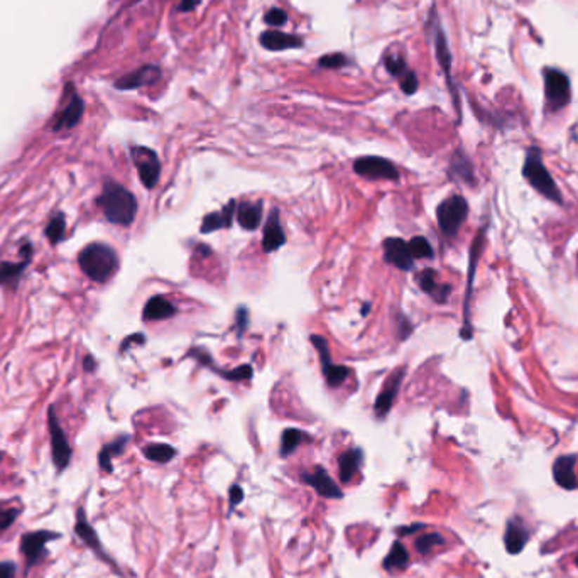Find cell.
Here are the masks:
<instances>
[{
  "mask_svg": "<svg viewBox=\"0 0 578 578\" xmlns=\"http://www.w3.org/2000/svg\"><path fill=\"white\" fill-rule=\"evenodd\" d=\"M523 174L530 185L541 193L544 198H548L550 202L555 203H563V197H561V191L556 185V181L553 180V176L550 171L546 169V166L543 163V156L539 147L536 145H531L526 151V161H524V168Z\"/></svg>",
  "mask_w": 578,
  "mask_h": 578,
  "instance_id": "3957f363",
  "label": "cell"
},
{
  "mask_svg": "<svg viewBox=\"0 0 578 578\" xmlns=\"http://www.w3.org/2000/svg\"><path fill=\"white\" fill-rule=\"evenodd\" d=\"M48 428H49V438H51L53 464H55L58 472H63V470L70 465V461H72L73 450H72V447H70L68 438H66L65 430L61 428L60 421H58L56 411L53 406L48 409Z\"/></svg>",
  "mask_w": 578,
  "mask_h": 578,
  "instance_id": "5b68a950",
  "label": "cell"
},
{
  "mask_svg": "<svg viewBox=\"0 0 578 578\" xmlns=\"http://www.w3.org/2000/svg\"><path fill=\"white\" fill-rule=\"evenodd\" d=\"M103 215L114 225L129 227L137 215V199L134 195L115 181L103 185L102 195L97 199Z\"/></svg>",
  "mask_w": 578,
  "mask_h": 578,
  "instance_id": "6da1fadb",
  "label": "cell"
},
{
  "mask_svg": "<svg viewBox=\"0 0 578 578\" xmlns=\"http://www.w3.org/2000/svg\"><path fill=\"white\" fill-rule=\"evenodd\" d=\"M81 271L95 282H107L119 268V257L112 247L105 244H90L78 256Z\"/></svg>",
  "mask_w": 578,
  "mask_h": 578,
  "instance_id": "7a4b0ae2",
  "label": "cell"
},
{
  "mask_svg": "<svg viewBox=\"0 0 578 578\" xmlns=\"http://www.w3.org/2000/svg\"><path fill=\"white\" fill-rule=\"evenodd\" d=\"M244 499V490L240 485H232L230 489V511L234 509L235 506H239Z\"/></svg>",
  "mask_w": 578,
  "mask_h": 578,
  "instance_id": "ee69618b",
  "label": "cell"
},
{
  "mask_svg": "<svg viewBox=\"0 0 578 578\" xmlns=\"http://www.w3.org/2000/svg\"><path fill=\"white\" fill-rule=\"evenodd\" d=\"M264 22L268 24V26H274V27L284 26V24L288 22V14H286L282 9H276V7H274V9L265 12Z\"/></svg>",
  "mask_w": 578,
  "mask_h": 578,
  "instance_id": "60d3db41",
  "label": "cell"
},
{
  "mask_svg": "<svg viewBox=\"0 0 578 578\" xmlns=\"http://www.w3.org/2000/svg\"><path fill=\"white\" fill-rule=\"evenodd\" d=\"M416 281H418L419 288L425 291V293L430 294L436 303L447 301L448 294H450V291H452L450 286L438 284V281H436V272L433 271V269H425L423 272H419L418 277H416Z\"/></svg>",
  "mask_w": 578,
  "mask_h": 578,
  "instance_id": "7402d4cb",
  "label": "cell"
},
{
  "mask_svg": "<svg viewBox=\"0 0 578 578\" xmlns=\"http://www.w3.org/2000/svg\"><path fill=\"white\" fill-rule=\"evenodd\" d=\"M450 174L455 178V180L468 183V185H472L473 183L472 163H470L468 157L465 156L461 151H457L455 154H453L452 163H450Z\"/></svg>",
  "mask_w": 578,
  "mask_h": 578,
  "instance_id": "83f0119b",
  "label": "cell"
},
{
  "mask_svg": "<svg viewBox=\"0 0 578 578\" xmlns=\"http://www.w3.org/2000/svg\"><path fill=\"white\" fill-rule=\"evenodd\" d=\"M575 563H577V567H578V553H577V556H575Z\"/></svg>",
  "mask_w": 578,
  "mask_h": 578,
  "instance_id": "f907efd6",
  "label": "cell"
},
{
  "mask_svg": "<svg viewBox=\"0 0 578 578\" xmlns=\"http://www.w3.org/2000/svg\"><path fill=\"white\" fill-rule=\"evenodd\" d=\"M362 450L359 448H353V450L343 452L339 459V472H340V480L343 484H348L355 473L359 472L360 464H362Z\"/></svg>",
  "mask_w": 578,
  "mask_h": 578,
  "instance_id": "484cf974",
  "label": "cell"
},
{
  "mask_svg": "<svg viewBox=\"0 0 578 578\" xmlns=\"http://www.w3.org/2000/svg\"><path fill=\"white\" fill-rule=\"evenodd\" d=\"M19 518V509L12 506H0V533H6L7 530Z\"/></svg>",
  "mask_w": 578,
  "mask_h": 578,
  "instance_id": "f35d334b",
  "label": "cell"
},
{
  "mask_svg": "<svg viewBox=\"0 0 578 578\" xmlns=\"http://www.w3.org/2000/svg\"><path fill=\"white\" fill-rule=\"evenodd\" d=\"M353 171L359 174V176L369 178V180H399V171L396 166L390 163V161L384 159V157L377 156L359 157L353 163Z\"/></svg>",
  "mask_w": 578,
  "mask_h": 578,
  "instance_id": "9c48e42d",
  "label": "cell"
},
{
  "mask_svg": "<svg viewBox=\"0 0 578 578\" xmlns=\"http://www.w3.org/2000/svg\"><path fill=\"white\" fill-rule=\"evenodd\" d=\"M259 43L264 46L268 51H286V49H298L305 44L303 37L288 34V32L277 31V29H271V31H264L259 36Z\"/></svg>",
  "mask_w": 578,
  "mask_h": 578,
  "instance_id": "2e32d148",
  "label": "cell"
},
{
  "mask_svg": "<svg viewBox=\"0 0 578 578\" xmlns=\"http://www.w3.org/2000/svg\"><path fill=\"white\" fill-rule=\"evenodd\" d=\"M74 533H77L78 538H80L81 541L90 548V550H93L95 555L100 556L102 560L110 561L109 555H105V550H103L102 543H100L97 531H95L93 527L90 526L88 519H86L85 511H83L81 507H78V509H77V519H74ZM110 563H112V561H110Z\"/></svg>",
  "mask_w": 578,
  "mask_h": 578,
  "instance_id": "5bb4252c",
  "label": "cell"
},
{
  "mask_svg": "<svg viewBox=\"0 0 578 578\" xmlns=\"http://www.w3.org/2000/svg\"><path fill=\"white\" fill-rule=\"evenodd\" d=\"M234 214H235V202H232L230 205L222 208L220 211H214V214L206 215V217L203 218L202 232L203 234H210V232L220 230V228L230 227L232 222H234Z\"/></svg>",
  "mask_w": 578,
  "mask_h": 578,
  "instance_id": "d4e9b609",
  "label": "cell"
},
{
  "mask_svg": "<svg viewBox=\"0 0 578 578\" xmlns=\"http://www.w3.org/2000/svg\"><path fill=\"white\" fill-rule=\"evenodd\" d=\"M407 249L413 259H431L433 257V249L425 237H414L407 242Z\"/></svg>",
  "mask_w": 578,
  "mask_h": 578,
  "instance_id": "e575fe53",
  "label": "cell"
},
{
  "mask_svg": "<svg viewBox=\"0 0 578 578\" xmlns=\"http://www.w3.org/2000/svg\"><path fill=\"white\" fill-rule=\"evenodd\" d=\"M249 325V313L245 308H239L237 310V328H239V334H242V331L247 328Z\"/></svg>",
  "mask_w": 578,
  "mask_h": 578,
  "instance_id": "f6af8a7d",
  "label": "cell"
},
{
  "mask_svg": "<svg viewBox=\"0 0 578 578\" xmlns=\"http://www.w3.org/2000/svg\"><path fill=\"white\" fill-rule=\"evenodd\" d=\"M402 377H405V371H398L394 372V376L388 381V384L384 386V389L381 390V394L376 399V405H374V409H376V414L382 418L389 413V409L394 405V399H396L399 388H401Z\"/></svg>",
  "mask_w": 578,
  "mask_h": 578,
  "instance_id": "44dd1931",
  "label": "cell"
},
{
  "mask_svg": "<svg viewBox=\"0 0 578 578\" xmlns=\"http://www.w3.org/2000/svg\"><path fill=\"white\" fill-rule=\"evenodd\" d=\"M15 570L18 567L12 561H0V578H14Z\"/></svg>",
  "mask_w": 578,
  "mask_h": 578,
  "instance_id": "7bdbcfd3",
  "label": "cell"
},
{
  "mask_svg": "<svg viewBox=\"0 0 578 578\" xmlns=\"http://www.w3.org/2000/svg\"><path fill=\"white\" fill-rule=\"evenodd\" d=\"M127 443H129V436H119L117 440L107 443L105 447L100 450L98 464H100V467H102V470H105V472H109V473L112 472V459L120 455V453L124 452V448H126Z\"/></svg>",
  "mask_w": 578,
  "mask_h": 578,
  "instance_id": "f1b7e54d",
  "label": "cell"
},
{
  "mask_svg": "<svg viewBox=\"0 0 578 578\" xmlns=\"http://www.w3.org/2000/svg\"><path fill=\"white\" fill-rule=\"evenodd\" d=\"M218 376L225 377L227 381L232 382H240V381H249L252 377V367L251 365H240V367L234 369V371H220Z\"/></svg>",
  "mask_w": 578,
  "mask_h": 578,
  "instance_id": "ab89813d",
  "label": "cell"
},
{
  "mask_svg": "<svg viewBox=\"0 0 578 578\" xmlns=\"http://www.w3.org/2000/svg\"><path fill=\"white\" fill-rule=\"evenodd\" d=\"M198 6H199V0H181V4L178 6V11L191 12L197 9Z\"/></svg>",
  "mask_w": 578,
  "mask_h": 578,
  "instance_id": "bcb514c9",
  "label": "cell"
},
{
  "mask_svg": "<svg viewBox=\"0 0 578 578\" xmlns=\"http://www.w3.org/2000/svg\"><path fill=\"white\" fill-rule=\"evenodd\" d=\"M575 464H577V457L575 455H563L558 457L553 465V477H555L556 484L560 487L573 490L578 487V479L575 475Z\"/></svg>",
  "mask_w": 578,
  "mask_h": 578,
  "instance_id": "ffe728a7",
  "label": "cell"
},
{
  "mask_svg": "<svg viewBox=\"0 0 578 578\" xmlns=\"http://www.w3.org/2000/svg\"><path fill=\"white\" fill-rule=\"evenodd\" d=\"M284 244H286V235L280 222V210L274 208L271 214H269L268 222H265L264 239H262V249H264V252L269 254V252L277 251V249L282 247Z\"/></svg>",
  "mask_w": 578,
  "mask_h": 578,
  "instance_id": "d6986e66",
  "label": "cell"
},
{
  "mask_svg": "<svg viewBox=\"0 0 578 578\" xmlns=\"http://www.w3.org/2000/svg\"><path fill=\"white\" fill-rule=\"evenodd\" d=\"M443 543H445V539H443L442 534L428 533V534L419 536V538L416 539L414 546H416V550H418L419 555H428V553L433 550V548L442 546Z\"/></svg>",
  "mask_w": 578,
  "mask_h": 578,
  "instance_id": "8d00e7d4",
  "label": "cell"
},
{
  "mask_svg": "<svg viewBox=\"0 0 578 578\" xmlns=\"http://www.w3.org/2000/svg\"><path fill=\"white\" fill-rule=\"evenodd\" d=\"M311 342H313L315 348H317L320 360H322V371L323 376H325L327 384L330 388H339L340 384H343V381H347V377L350 376V369L345 367V365H335L331 362L330 357V347H328L327 340L320 335H311Z\"/></svg>",
  "mask_w": 578,
  "mask_h": 578,
  "instance_id": "30bf717a",
  "label": "cell"
},
{
  "mask_svg": "<svg viewBox=\"0 0 578 578\" xmlns=\"http://www.w3.org/2000/svg\"><path fill=\"white\" fill-rule=\"evenodd\" d=\"M384 66L386 70H388V73L390 77L398 78V80H402L405 78V74L409 72V68H407L406 61L402 60L401 55H386L384 56Z\"/></svg>",
  "mask_w": 578,
  "mask_h": 578,
  "instance_id": "d590c367",
  "label": "cell"
},
{
  "mask_svg": "<svg viewBox=\"0 0 578 578\" xmlns=\"http://www.w3.org/2000/svg\"><path fill=\"white\" fill-rule=\"evenodd\" d=\"M58 538H60V534L55 533V531L46 530L31 531V533L22 534V538H20V555L24 556V561H26V573L44 558L48 543H51L53 539Z\"/></svg>",
  "mask_w": 578,
  "mask_h": 578,
  "instance_id": "8992f818",
  "label": "cell"
},
{
  "mask_svg": "<svg viewBox=\"0 0 578 578\" xmlns=\"http://www.w3.org/2000/svg\"><path fill=\"white\" fill-rule=\"evenodd\" d=\"M83 115V100L78 97L77 91L72 90L68 93V100L63 105V109L58 112V115L53 120V131H68L80 122Z\"/></svg>",
  "mask_w": 578,
  "mask_h": 578,
  "instance_id": "7c38bea8",
  "label": "cell"
},
{
  "mask_svg": "<svg viewBox=\"0 0 578 578\" xmlns=\"http://www.w3.org/2000/svg\"><path fill=\"white\" fill-rule=\"evenodd\" d=\"M482 242H484V230H480L477 234L475 240L472 244V251H470V268H468V286H467V296H465V323H464V330H461V339L468 340L472 339V328H470V294H472V286H473V276H475V269H477V262H479V256L482 252Z\"/></svg>",
  "mask_w": 578,
  "mask_h": 578,
  "instance_id": "4fadbf2b",
  "label": "cell"
},
{
  "mask_svg": "<svg viewBox=\"0 0 578 578\" xmlns=\"http://www.w3.org/2000/svg\"><path fill=\"white\" fill-rule=\"evenodd\" d=\"M384 259L389 264L396 265L401 271H411L413 269V256L407 249V242L402 239L390 237V239L384 240Z\"/></svg>",
  "mask_w": 578,
  "mask_h": 578,
  "instance_id": "9a60e30c",
  "label": "cell"
},
{
  "mask_svg": "<svg viewBox=\"0 0 578 578\" xmlns=\"http://www.w3.org/2000/svg\"><path fill=\"white\" fill-rule=\"evenodd\" d=\"M237 222L245 230H256L262 222V203H240L237 208Z\"/></svg>",
  "mask_w": 578,
  "mask_h": 578,
  "instance_id": "4316f807",
  "label": "cell"
},
{
  "mask_svg": "<svg viewBox=\"0 0 578 578\" xmlns=\"http://www.w3.org/2000/svg\"><path fill=\"white\" fill-rule=\"evenodd\" d=\"M407 565H409V553L402 546V543L396 541L390 548L389 555L382 561V567L388 572H394V570H405Z\"/></svg>",
  "mask_w": 578,
  "mask_h": 578,
  "instance_id": "4dcf8cb0",
  "label": "cell"
},
{
  "mask_svg": "<svg viewBox=\"0 0 578 578\" xmlns=\"http://www.w3.org/2000/svg\"><path fill=\"white\" fill-rule=\"evenodd\" d=\"M132 161H134L137 173H139L140 181L145 188H154L159 181L161 174V163L157 154L149 147H143V145H136L132 147Z\"/></svg>",
  "mask_w": 578,
  "mask_h": 578,
  "instance_id": "52a82bcc",
  "label": "cell"
},
{
  "mask_svg": "<svg viewBox=\"0 0 578 578\" xmlns=\"http://www.w3.org/2000/svg\"><path fill=\"white\" fill-rule=\"evenodd\" d=\"M350 61L348 58L342 55V53H331V55H325L318 60V66L323 70H339L347 66Z\"/></svg>",
  "mask_w": 578,
  "mask_h": 578,
  "instance_id": "74e56055",
  "label": "cell"
},
{
  "mask_svg": "<svg viewBox=\"0 0 578 578\" xmlns=\"http://www.w3.org/2000/svg\"><path fill=\"white\" fill-rule=\"evenodd\" d=\"M305 440V433L303 431L296 430V428H289L282 433L281 438V455L288 457L289 453H293L299 447V443Z\"/></svg>",
  "mask_w": 578,
  "mask_h": 578,
  "instance_id": "836d02e7",
  "label": "cell"
},
{
  "mask_svg": "<svg viewBox=\"0 0 578 578\" xmlns=\"http://www.w3.org/2000/svg\"><path fill=\"white\" fill-rule=\"evenodd\" d=\"M176 311V306H174L171 301H168V299L163 296H154L145 303L143 315L145 322H157V320L174 317Z\"/></svg>",
  "mask_w": 578,
  "mask_h": 578,
  "instance_id": "603a6c76",
  "label": "cell"
},
{
  "mask_svg": "<svg viewBox=\"0 0 578 578\" xmlns=\"http://www.w3.org/2000/svg\"><path fill=\"white\" fill-rule=\"evenodd\" d=\"M369 308H371V305H369V303H365V305H364V308H362V315H364V317H365V315H367Z\"/></svg>",
  "mask_w": 578,
  "mask_h": 578,
  "instance_id": "681fc988",
  "label": "cell"
},
{
  "mask_svg": "<svg viewBox=\"0 0 578 578\" xmlns=\"http://www.w3.org/2000/svg\"><path fill=\"white\" fill-rule=\"evenodd\" d=\"M527 538H530V534H527L526 526L519 519H511L504 536L507 551L513 553V555L521 553L523 548L526 546Z\"/></svg>",
  "mask_w": 578,
  "mask_h": 578,
  "instance_id": "cb8c5ba5",
  "label": "cell"
},
{
  "mask_svg": "<svg viewBox=\"0 0 578 578\" xmlns=\"http://www.w3.org/2000/svg\"><path fill=\"white\" fill-rule=\"evenodd\" d=\"M468 215V203L467 199L460 195L450 197L440 203L438 210H436V218H438V225L442 232L447 237H455L459 234L460 227L467 220Z\"/></svg>",
  "mask_w": 578,
  "mask_h": 578,
  "instance_id": "277c9868",
  "label": "cell"
},
{
  "mask_svg": "<svg viewBox=\"0 0 578 578\" xmlns=\"http://www.w3.org/2000/svg\"><path fill=\"white\" fill-rule=\"evenodd\" d=\"M544 91H546V100L551 110L556 112L567 107L572 97L567 74L561 73L560 70H548L544 73Z\"/></svg>",
  "mask_w": 578,
  "mask_h": 578,
  "instance_id": "ba28073f",
  "label": "cell"
},
{
  "mask_svg": "<svg viewBox=\"0 0 578 578\" xmlns=\"http://www.w3.org/2000/svg\"><path fill=\"white\" fill-rule=\"evenodd\" d=\"M303 480L308 485H311L322 497L327 499H342L343 492L339 485L335 484L334 479L327 473L323 467H317L311 473H303Z\"/></svg>",
  "mask_w": 578,
  "mask_h": 578,
  "instance_id": "e0dca14e",
  "label": "cell"
},
{
  "mask_svg": "<svg viewBox=\"0 0 578 578\" xmlns=\"http://www.w3.org/2000/svg\"><path fill=\"white\" fill-rule=\"evenodd\" d=\"M425 527V524H413V526H406V527H399L398 530V534L399 536H406V534H413L416 531L423 530Z\"/></svg>",
  "mask_w": 578,
  "mask_h": 578,
  "instance_id": "7dc6e473",
  "label": "cell"
},
{
  "mask_svg": "<svg viewBox=\"0 0 578 578\" xmlns=\"http://www.w3.org/2000/svg\"><path fill=\"white\" fill-rule=\"evenodd\" d=\"M399 83H401V90L405 91L406 95L416 93V90H418V86H419L418 77H416V73L413 72V70H409V72L405 74V78L399 80Z\"/></svg>",
  "mask_w": 578,
  "mask_h": 578,
  "instance_id": "b9f144b4",
  "label": "cell"
},
{
  "mask_svg": "<svg viewBox=\"0 0 578 578\" xmlns=\"http://www.w3.org/2000/svg\"><path fill=\"white\" fill-rule=\"evenodd\" d=\"M65 230H66V220H65V215L63 214H55L49 220L48 227H46V237H48V240L51 242L53 245L61 242L65 237Z\"/></svg>",
  "mask_w": 578,
  "mask_h": 578,
  "instance_id": "d6a6232c",
  "label": "cell"
},
{
  "mask_svg": "<svg viewBox=\"0 0 578 578\" xmlns=\"http://www.w3.org/2000/svg\"><path fill=\"white\" fill-rule=\"evenodd\" d=\"M85 369H86V371H88V372H91V371H93V369H95V360L91 359L90 355L85 359Z\"/></svg>",
  "mask_w": 578,
  "mask_h": 578,
  "instance_id": "c3c4849f",
  "label": "cell"
},
{
  "mask_svg": "<svg viewBox=\"0 0 578 578\" xmlns=\"http://www.w3.org/2000/svg\"><path fill=\"white\" fill-rule=\"evenodd\" d=\"M144 455L145 459L156 461V464H168V461H171L174 459L176 450H174L171 445L154 443L144 448Z\"/></svg>",
  "mask_w": 578,
  "mask_h": 578,
  "instance_id": "1f68e13d",
  "label": "cell"
},
{
  "mask_svg": "<svg viewBox=\"0 0 578 578\" xmlns=\"http://www.w3.org/2000/svg\"><path fill=\"white\" fill-rule=\"evenodd\" d=\"M29 261H31V251L20 262H2L0 264V286L4 284H14L15 281L20 280L22 271L27 268Z\"/></svg>",
  "mask_w": 578,
  "mask_h": 578,
  "instance_id": "f546056e",
  "label": "cell"
},
{
  "mask_svg": "<svg viewBox=\"0 0 578 578\" xmlns=\"http://www.w3.org/2000/svg\"><path fill=\"white\" fill-rule=\"evenodd\" d=\"M161 78V70L157 65H144L136 72L126 74L120 80H117L115 86L120 90H134L140 88V86L151 85V83L157 81Z\"/></svg>",
  "mask_w": 578,
  "mask_h": 578,
  "instance_id": "ac0fdd59",
  "label": "cell"
},
{
  "mask_svg": "<svg viewBox=\"0 0 578 578\" xmlns=\"http://www.w3.org/2000/svg\"><path fill=\"white\" fill-rule=\"evenodd\" d=\"M431 18H433V24H431V27H433L436 58H438V63H440V66H442L445 78H447L448 88H450V91H452V97H453V100H455V107L460 110L459 95H457V88H455V85H453V78H452V53H450V48H448L447 36H445L443 29H442V26H440V20L435 18V14L431 15Z\"/></svg>",
  "mask_w": 578,
  "mask_h": 578,
  "instance_id": "8fae6325",
  "label": "cell"
}]
</instances>
